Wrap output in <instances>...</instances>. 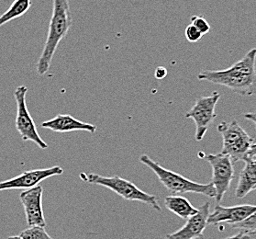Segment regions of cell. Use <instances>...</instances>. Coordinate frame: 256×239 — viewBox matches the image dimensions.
Masks as SVG:
<instances>
[{
	"label": "cell",
	"instance_id": "obj_1",
	"mask_svg": "<svg viewBox=\"0 0 256 239\" xmlns=\"http://www.w3.org/2000/svg\"><path fill=\"white\" fill-rule=\"evenodd\" d=\"M256 60L254 48L234 66L224 70L203 71L198 75V79L226 87L240 96L256 95Z\"/></svg>",
	"mask_w": 256,
	"mask_h": 239
},
{
	"label": "cell",
	"instance_id": "obj_2",
	"mask_svg": "<svg viewBox=\"0 0 256 239\" xmlns=\"http://www.w3.org/2000/svg\"><path fill=\"white\" fill-rule=\"evenodd\" d=\"M71 26L72 17L69 0H54L47 39L37 63V72L40 76H44L49 71L58 45L66 38Z\"/></svg>",
	"mask_w": 256,
	"mask_h": 239
},
{
	"label": "cell",
	"instance_id": "obj_3",
	"mask_svg": "<svg viewBox=\"0 0 256 239\" xmlns=\"http://www.w3.org/2000/svg\"><path fill=\"white\" fill-rule=\"evenodd\" d=\"M139 159L140 163L154 172L164 187L174 195L193 192L210 198L216 197V190L212 183L201 184L192 181L178 173L174 172L162 167L159 163L152 160L150 156L145 154L140 156Z\"/></svg>",
	"mask_w": 256,
	"mask_h": 239
},
{
	"label": "cell",
	"instance_id": "obj_4",
	"mask_svg": "<svg viewBox=\"0 0 256 239\" xmlns=\"http://www.w3.org/2000/svg\"><path fill=\"white\" fill-rule=\"evenodd\" d=\"M80 178L88 183L98 185V186L108 188L113 192H115L116 194L122 197L124 200L140 201L150 206L156 211H162L161 206L159 204L158 198L156 196L146 193L144 190L140 189L135 184L125 178H120L118 176L104 177V176L96 175L93 173L91 174L81 173Z\"/></svg>",
	"mask_w": 256,
	"mask_h": 239
},
{
	"label": "cell",
	"instance_id": "obj_5",
	"mask_svg": "<svg viewBox=\"0 0 256 239\" xmlns=\"http://www.w3.org/2000/svg\"><path fill=\"white\" fill-rule=\"evenodd\" d=\"M217 130L222 136L220 153L230 156L234 163L244 161L247 152L254 143V138L245 132L237 121L222 122L218 125Z\"/></svg>",
	"mask_w": 256,
	"mask_h": 239
},
{
	"label": "cell",
	"instance_id": "obj_6",
	"mask_svg": "<svg viewBox=\"0 0 256 239\" xmlns=\"http://www.w3.org/2000/svg\"><path fill=\"white\" fill-rule=\"evenodd\" d=\"M27 92L28 88L23 85L18 86L14 91V97L17 103V115L15 120L16 129L23 141H32L40 149L44 150L49 147V145L40 136L34 120L28 111L26 103Z\"/></svg>",
	"mask_w": 256,
	"mask_h": 239
},
{
	"label": "cell",
	"instance_id": "obj_7",
	"mask_svg": "<svg viewBox=\"0 0 256 239\" xmlns=\"http://www.w3.org/2000/svg\"><path fill=\"white\" fill-rule=\"evenodd\" d=\"M220 94L214 91L210 96L201 97L196 101L195 105L186 113V118L194 121L196 125L195 138L200 142L206 135L210 125L217 118L216 106Z\"/></svg>",
	"mask_w": 256,
	"mask_h": 239
},
{
	"label": "cell",
	"instance_id": "obj_8",
	"mask_svg": "<svg viewBox=\"0 0 256 239\" xmlns=\"http://www.w3.org/2000/svg\"><path fill=\"white\" fill-rule=\"evenodd\" d=\"M205 159L212 167V183L216 190L215 199L217 202H220L234 180V162L230 156L222 153L208 155Z\"/></svg>",
	"mask_w": 256,
	"mask_h": 239
},
{
	"label": "cell",
	"instance_id": "obj_9",
	"mask_svg": "<svg viewBox=\"0 0 256 239\" xmlns=\"http://www.w3.org/2000/svg\"><path fill=\"white\" fill-rule=\"evenodd\" d=\"M62 173H64V169L62 167L59 166L25 171L15 178L0 181V191L6 190V189H32L34 187L38 186L46 178L59 176Z\"/></svg>",
	"mask_w": 256,
	"mask_h": 239
},
{
	"label": "cell",
	"instance_id": "obj_10",
	"mask_svg": "<svg viewBox=\"0 0 256 239\" xmlns=\"http://www.w3.org/2000/svg\"><path fill=\"white\" fill-rule=\"evenodd\" d=\"M42 194L44 188L38 185L32 189L24 190L20 195L28 226L46 227V221L42 210Z\"/></svg>",
	"mask_w": 256,
	"mask_h": 239
},
{
	"label": "cell",
	"instance_id": "obj_11",
	"mask_svg": "<svg viewBox=\"0 0 256 239\" xmlns=\"http://www.w3.org/2000/svg\"><path fill=\"white\" fill-rule=\"evenodd\" d=\"M210 211V202L198 207V212L188 219L183 227L173 233L167 234L166 239H203V232L208 225Z\"/></svg>",
	"mask_w": 256,
	"mask_h": 239
},
{
	"label": "cell",
	"instance_id": "obj_12",
	"mask_svg": "<svg viewBox=\"0 0 256 239\" xmlns=\"http://www.w3.org/2000/svg\"><path fill=\"white\" fill-rule=\"evenodd\" d=\"M256 211V205L242 204V205L223 207L215 206L214 211L210 213L208 218V224H218L220 222H228V224H235L244 221L246 218Z\"/></svg>",
	"mask_w": 256,
	"mask_h": 239
},
{
	"label": "cell",
	"instance_id": "obj_13",
	"mask_svg": "<svg viewBox=\"0 0 256 239\" xmlns=\"http://www.w3.org/2000/svg\"><path fill=\"white\" fill-rule=\"evenodd\" d=\"M42 127L49 129L56 133H69L74 131H84L95 134L96 126L91 123H84L69 114H59L42 123Z\"/></svg>",
	"mask_w": 256,
	"mask_h": 239
},
{
	"label": "cell",
	"instance_id": "obj_14",
	"mask_svg": "<svg viewBox=\"0 0 256 239\" xmlns=\"http://www.w3.org/2000/svg\"><path fill=\"white\" fill-rule=\"evenodd\" d=\"M235 189V197L242 199L256 189V159L245 160Z\"/></svg>",
	"mask_w": 256,
	"mask_h": 239
},
{
	"label": "cell",
	"instance_id": "obj_15",
	"mask_svg": "<svg viewBox=\"0 0 256 239\" xmlns=\"http://www.w3.org/2000/svg\"><path fill=\"white\" fill-rule=\"evenodd\" d=\"M164 204L169 211L184 220L190 219L198 212V208H195L190 200L183 196H168L164 199Z\"/></svg>",
	"mask_w": 256,
	"mask_h": 239
},
{
	"label": "cell",
	"instance_id": "obj_16",
	"mask_svg": "<svg viewBox=\"0 0 256 239\" xmlns=\"http://www.w3.org/2000/svg\"><path fill=\"white\" fill-rule=\"evenodd\" d=\"M32 6V0H15L6 12L0 16V28L6 23L22 17Z\"/></svg>",
	"mask_w": 256,
	"mask_h": 239
},
{
	"label": "cell",
	"instance_id": "obj_17",
	"mask_svg": "<svg viewBox=\"0 0 256 239\" xmlns=\"http://www.w3.org/2000/svg\"><path fill=\"white\" fill-rule=\"evenodd\" d=\"M20 235L22 239H52L45 228L40 226H30L28 229L23 230Z\"/></svg>",
	"mask_w": 256,
	"mask_h": 239
},
{
	"label": "cell",
	"instance_id": "obj_18",
	"mask_svg": "<svg viewBox=\"0 0 256 239\" xmlns=\"http://www.w3.org/2000/svg\"><path fill=\"white\" fill-rule=\"evenodd\" d=\"M232 227L240 230H246L250 232H256V211H254L250 216L246 218L242 222L232 224Z\"/></svg>",
	"mask_w": 256,
	"mask_h": 239
},
{
	"label": "cell",
	"instance_id": "obj_19",
	"mask_svg": "<svg viewBox=\"0 0 256 239\" xmlns=\"http://www.w3.org/2000/svg\"><path fill=\"white\" fill-rule=\"evenodd\" d=\"M191 24L194 25L202 35H205L210 31V25L206 22V19L200 15H196L191 18Z\"/></svg>",
	"mask_w": 256,
	"mask_h": 239
},
{
	"label": "cell",
	"instance_id": "obj_20",
	"mask_svg": "<svg viewBox=\"0 0 256 239\" xmlns=\"http://www.w3.org/2000/svg\"><path fill=\"white\" fill-rule=\"evenodd\" d=\"M184 35H186V38L190 43H196V42L200 41L201 38L203 37V35H202L200 32L196 28L194 25H192L191 23L188 26H186V31H184Z\"/></svg>",
	"mask_w": 256,
	"mask_h": 239
},
{
	"label": "cell",
	"instance_id": "obj_21",
	"mask_svg": "<svg viewBox=\"0 0 256 239\" xmlns=\"http://www.w3.org/2000/svg\"><path fill=\"white\" fill-rule=\"evenodd\" d=\"M224 239H256V232H250L246 230H240L235 235Z\"/></svg>",
	"mask_w": 256,
	"mask_h": 239
},
{
	"label": "cell",
	"instance_id": "obj_22",
	"mask_svg": "<svg viewBox=\"0 0 256 239\" xmlns=\"http://www.w3.org/2000/svg\"><path fill=\"white\" fill-rule=\"evenodd\" d=\"M254 160V159H256V143H254L252 146L250 147V149L249 151L247 152V155L245 156L244 160Z\"/></svg>",
	"mask_w": 256,
	"mask_h": 239
},
{
	"label": "cell",
	"instance_id": "obj_23",
	"mask_svg": "<svg viewBox=\"0 0 256 239\" xmlns=\"http://www.w3.org/2000/svg\"><path fill=\"white\" fill-rule=\"evenodd\" d=\"M167 75L166 68L164 67H157L156 70V78L157 79H164L166 78V76Z\"/></svg>",
	"mask_w": 256,
	"mask_h": 239
},
{
	"label": "cell",
	"instance_id": "obj_24",
	"mask_svg": "<svg viewBox=\"0 0 256 239\" xmlns=\"http://www.w3.org/2000/svg\"><path fill=\"white\" fill-rule=\"evenodd\" d=\"M245 119L249 120L252 123L254 124L256 128V112H249V113H245L244 115Z\"/></svg>",
	"mask_w": 256,
	"mask_h": 239
},
{
	"label": "cell",
	"instance_id": "obj_25",
	"mask_svg": "<svg viewBox=\"0 0 256 239\" xmlns=\"http://www.w3.org/2000/svg\"><path fill=\"white\" fill-rule=\"evenodd\" d=\"M6 239H22L20 235H12V236H8Z\"/></svg>",
	"mask_w": 256,
	"mask_h": 239
}]
</instances>
